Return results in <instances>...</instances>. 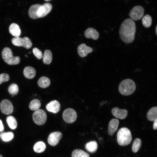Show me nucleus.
Returning a JSON list of instances; mask_svg holds the SVG:
<instances>
[{
  "label": "nucleus",
  "instance_id": "c85d7f7f",
  "mask_svg": "<svg viewBox=\"0 0 157 157\" xmlns=\"http://www.w3.org/2000/svg\"><path fill=\"white\" fill-rule=\"evenodd\" d=\"M142 22L143 25L145 28H148L151 25L152 19L151 16L149 15H145L142 18Z\"/></svg>",
  "mask_w": 157,
  "mask_h": 157
},
{
  "label": "nucleus",
  "instance_id": "e433bc0d",
  "mask_svg": "<svg viewBox=\"0 0 157 157\" xmlns=\"http://www.w3.org/2000/svg\"><path fill=\"white\" fill-rule=\"evenodd\" d=\"M25 56L26 57H28V55H25Z\"/></svg>",
  "mask_w": 157,
  "mask_h": 157
},
{
  "label": "nucleus",
  "instance_id": "6e6552de",
  "mask_svg": "<svg viewBox=\"0 0 157 157\" xmlns=\"http://www.w3.org/2000/svg\"><path fill=\"white\" fill-rule=\"evenodd\" d=\"M77 114L76 111L73 109L68 108L63 111V118L64 121L68 123H72L76 120Z\"/></svg>",
  "mask_w": 157,
  "mask_h": 157
},
{
  "label": "nucleus",
  "instance_id": "a211bd4d",
  "mask_svg": "<svg viewBox=\"0 0 157 157\" xmlns=\"http://www.w3.org/2000/svg\"><path fill=\"white\" fill-rule=\"evenodd\" d=\"M24 76L27 78L31 79L34 78L36 75V71L35 69L31 66L25 67L23 71Z\"/></svg>",
  "mask_w": 157,
  "mask_h": 157
},
{
  "label": "nucleus",
  "instance_id": "4468645a",
  "mask_svg": "<svg viewBox=\"0 0 157 157\" xmlns=\"http://www.w3.org/2000/svg\"><path fill=\"white\" fill-rule=\"evenodd\" d=\"M93 51L92 49L87 46L84 44L80 45L78 47V52L79 56L82 57L86 56L88 53H91Z\"/></svg>",
  "mask_w": 157,
  "mask_h": 157
},
{
  "label": "nucleus",
  "instance_id": "7c9ffc66",
  "mask_svg": "<svg viewBox=\"0 0 157 157\" xmlns=\"http://www.w3.org/2000/svg\"><path fill=\"white\" fill-rule=\"evenodd\" d=\"M32 51L34 55L38 59H41L42 57V52L37 48H34Z\"/></svg>",
  "mask_w": 157,
  "mask_h": 157
},
{
  "label": "nucleus",
  "instance_id": "7ed1b4c3",
  "mask_svg": "<svg viewBox=\"0 0 157 157\" xmlns=\"http://www.w3.org/2000/svg\"><path fill=\"white\" fill-rule=\"evenodd\" d=\"M132 140L130 131L127 128L120 129L117 133V140L118 144L121 146H125L129 144Z\"/></svg>",
  "mask_w": 157,
  "mask_h": 157
},
{
  "label": "nucleus",
  "instance_id": "473e14b6",
  "mask_svg": "<svg viewBox=\"0 0 157 157\" xmlns=\"http://www.w3.org/2000/svg\"><path fill=\"white\" fill-rule=\"evenodd\" d=\"M4 130V127L2 121L0 119V132L3 131Z\"/></svg>",
  "mask_w": 157,
  "mask_h": 157
},
{
  "label": "nucleus",
  "instance_id": "39448f33",
  "mask_svg": "<svg viewBox=\"0 0 157 157\" xmlns=\"http://www.w3.org/2000/svg\"><path fill=\"white\" fill-rule=\"evenodd\" d=\"M2 56L5 62L9 65H13L18 64L20 61L19 56H13L11 49L9 47L3 49L1 53Z\"/></svg>",
  "mask_w": 157,
  "mask_h": 157
},
{
  "label": "nucleus",
  "instance_id": "2eb2a0df",
  "mask_svg": "<svg viewBox=\"0 0 157 157\" xmlns=\"http://www.w3.org/2000/svg\"><path fill=\"white\" fill-rule=\"evenodd\" d=\"M119 124V122L117 119H113L110 120L108 129V133L109 135L112 136L114 135L117 129Z\"/></svg>",
  "mask_w": 157,
  "mask_h": 157
},
{
  "label": "nucleus",
  "instance_id": "2f4dec72",
  "mask_svg": "<svg viewBox=\"0 0 157 157\" xmlns=\"http://www.w3.org/2000/svg\"><path fill=\"white\" fill-rule=\"evenodd\" d=\"M9 75L6 73H3L0 74V84L2 83L7 82L9 80Z\"/></svg>",
  "mask_w": 157,
  "mask_h": 157
},
{
  "label": "nucleus",
  "instance_id": "ea45409f",
  "mask_svg": "<svg viewBox=\"0 0 157 157\" xmlns=\"http://www.w3.org/2000/svg\"></svg>",
  "mask_w": 157,
  "mask_h": 157
},
{
  "label": "nucleus",
  "instance_id": "c9c22d12",
  "mask_svg": "<svg viewBox=\"0 0 157 157\" xmlns=\"http://www.w3.org/2000/svg\"><path fill=\"white\" fill-rule=\"evenodd\" d=\"M44 0L45 1H50L51 0Z\"/></svg>",
  "mask_w": 157,
  "mask_h": 157
},
{
  "label": "nucleus",
  "instance_id": "6ab92c4d",
  "mask_svg": "<svg viewBox=\"0 0 157 157\" xmlns=\"http://www.w3.org/2000/svg\"><path fill=\"white\" fill-rule=\"evenodd\" d=\"M147 119L150 121H154L157 119V107L151 108L148 112L147 115Z\"/></svg>",
  "mask_w": 157,
  "mask_h": 157
},
{
  "label": "nucleus",
  "instance_id": "f704fd0d",
  "mask_svg": "<svg viewBox=\"0 0 157 157\" xmlns=\"http://www.w3.org/2000/svg\"><path fill=\"white\" fill-rule=\"evenodd\" d=\"M157 26H156V29H155V32H156V35H157Z\"/></svg>",
  "mask_w": 157,
  "mask_h": 157
},
{
  "label": "nucleus",
  "instance_id": "a878e982",
  "mask_svg": "<svg viewBox=\"0 0 157 157\" xmlns=\"http://www.w3.org/2000/svg\"><path fill=\"white\" fill-rule=\"evenodd\" d=\"M41 106V104L40 101L38 99H35L31 101L29 107V109L32 110H36L39 109Z\"/></svg>",
  "mask_w": 157,
  "mask_h": 157
},
{
  "label": "nucleus",
  "instance_id": "5701e85b",
  "mask_svg": "<svg viewBox=\"0 0 157 157\" xmlns=\"http://www.w3.org/2000/svg\"><path fill=\"white\" fill-rule=\"evenodd\" d=\"M45 144L42 141H39L36 143L33 147L34 151L37 153L43 152L46 149Z\"/></svg>",
  "mask_w": 157,
  "mask_h": 157
},
{
  "label": "nucleus",
  "instance_id": "f8f14e48",
  "mask_svg": "<svg viewBox=\"0 0 157 157\" xmlns=\"http://www.w3.org/2000/svg\"><path fill=\"white\" fill-rule=\"evenodd\" d=\"M112 115L115 117L123 119L125 118L128 115V111L125 109H119L117 107L112 108L111 110Z\"/></svg>",
  "mask_w": 157,
  "mask_h": 157
},
{
  "label": "nucleus",
  "instance_id": "c756f323",
  "mask_svg": "<svg viewBox=\"0 0 157 157\" xmlns=\"http://www.w3.org/2000/svg\"><path fill=\"white\" fill-rule=\"evenodd\" d=\"M8 91L9 93L11 94L12 97L17 95L19 91L17 85L15 83L11 84L8 87Z\"/></svg>",
  "mask_w": 157,
  "mask_h": 157
},
{
  "label": "nucleus",
  "instance_id": "aec40b11",
  "mask_svg": "<svg viewBox=\"0 0 157 157\" xmlns=\"http://www.w3.org/2000/svg\"><path fill=\"white\" fill-rule=\"evenodd\" d=\"M50 81L48 78L45 76H42L38 80V84L40 87L44 88L50 85Z\"/></svg>",
  "mask_w": 157,
  "mask_h": 157
},
{
  "label": "nucleus",
  "instance_id": "ddd939ff",
  "mask_svg": "<svg viewBox=\"0 0 157 157\" xmlns=\"http://www.w3.org/2000/svg\"><path fill=\"white\" fill-rule=\"evenodd\" d=\"M46 108L49 112L56 113L60 111V105L57 101L53 100L47 104L46 106Z\"/></svg>",
  "mask_w": 157,
  "mask_h": 157
},
{
  "label": "nucleus",
  "instance_id": "f257e3e1",
  "mask_svg": "<svg viewBox=\"0 0 157 157\" xmlns=\"http://www.w3.org/2000/svg\"><path fill=\"white\" fill-rule=\"evenodd\" d=\"M136 31L135 22L131 19L125 20L121 24L119 30V34L121 40L126 43L133 42Z\"/></svg>",
  "mask_w": 157,
  "mask_h": 157
},
{
  "label": "nucleus",
  "instance_id": "423d86ee",
  "mask_svg": "<svg viewBox=\"0 0 157 157\" xmlns=\"http://www.w3.org/2000/svg\"><path fill=\"white\" fill-rule=\"evenodd\" d=\"M32 118L35 124L38 125H41L44 124L46 122L47 115L44 110L38 109L33 113Z\"/></svg>",
  "mask_w": 157,
  "mask_h": 157
},
{
  "label": "nucleus",
  "instance_id": "bb28decb",
  "mask_svg": "<svg viewBox=\"0 0 157 157\" xmlns=\"http://www.w3.org/2000/svg\"><path fill=\"white\" fill-rule=\"evenodd\" d=\"M0 137L3 141L7 142L13 139L14 134L12 132H3L1 133Z\"/></svg>",
  "mask_w": 157,
  "mask_h": 157
},
{
  "label": "nucleus",
  "instance_id": "f03ea898",
  "mask_svg": "<svg viewBox=\"0 0 157 157\" xmlns=\"http://www.w3.org/2000/svg\"><path fill=\"white\" fill-rule=\"evenodd\" d=\"M52 7L51 4L46 3L42 5L39 4L31 6L28 10L29 17L33 19L44 17L51 10Z\"/></svg>",
  "mask_w": 157,
  "mask_h": 157
},
{
  "label": "nucleus",
  "instance_id": "9d476101",
  "mask_svg": "<svg viewBox=\"0 0 157 157\" xmlns=\"http://www.w3.org/2000/svg\"><path fill=\"white\" fill-rule=\"evenodd\" d=\"M0 108L1 112L6 115L11 114L13 110V107L12 103L7 99H4L1 101Z\"/></svg>",
  "mask_w": 157,
  "mask_h": 157
},
{
  "label": "nucleus",
  "instance_id": "72a5a7b5",
  "mask_svg": "<svg viewBox=\"0 0 157 157\" xmlns=\"http://www.w3.org/2000/svg\"><path fill=\"white\" fill-rule=\"evenodd\" d=\"M154 122L153 128L154 130H156L157 128V119Z\"/></svg>",
  "mask_w": 157,
  "mask_h": 157
},
{
  "label": "nucleus",
  "instance_id": "9b49d317",
  "mask_svg": "<svg viewBox=\"0 0 157 157\" xmlns=\"http://www.w3.org/2000/svg\"><path fill=\"white\" fill-rule=\"evenodd\" d=\"M62 137V134L60 131H56L51 133L47 139L48 143L52 146H55L59 143Z\"/></svg>",
  "mask_w": 157,
  "mask_h": 157
},
{
  "label": "nucleus",
  "instance_id": "4c0bfd02",
  "mask_svg": "<svg viewBox=\"0 0 157 157\" xmlns=\"http://www.w3.org/2000/svg\"><path fill=\"white\" fill-rule=\"evenodd\" d=\"M0 157H3L1 155H0Z\"/></svg>",
  "mask_w": 157,
  "mask_h": 157
},
{
  "label": "nucleus",
  "instance_id": "58836bf2",
  "mask_svg": "<svg viewBox=\"0 0 157 157\" xmlns=\"http://www.w3.org/2000/svg\"><path fill=\"white\" fill-rule=\"evenodd\" d=\"M28 53H31V52H29Z\"/></svg>",
  "mask_w": 157,
  "mask_h": 157
},
{
  "label": "nucleus",
  "instance_id": "20e7f679",
  "mask_svg": "<svg viewBox=\"0 0 157 157\" xmlns=\"http://www.w3.org/2000/svg\"><path fill=\"white\" fill-rule=\"evenodd\" d=\"M135 83L132 80L126 79L122 81L119 87V90L123 95L128 96L131 94L136 89Z\"/></svg>",
  "mask_w": 157,
  "mask_h": 157
},
{
  "label": "nucleus",
  "instance_id": "cd10ccee",
  "mask_svg": "<svg viewBox=\"0 0 157 157\" xmlns=\"http://www.w3.org/2000/svg\"><path fill=\"white\" fill-rule=\"evenodd\" d=\"M142 144L141 140L139 138H136L134 141L132 146V149L133 152L136 153L140 149Z\"/></svg>",
  "mask_w": 157,
  "mask_h": 157
},
{
  "label": "nucleus",
  "instance_id": "0eeeda50",
  "mask_svg": "<svg viewBox=\"0 0 157 157\" xmlns=\"http://www.w3.org/2000/svg\"><path fill=\"white\" fill-rule=\"evenodd\" d=\"M11 41L13 44L18 47H22L28 49L31 48L32 45L30 39L27 37L21 38L19 37L12 38Z\"/></svg>",
  "mask_w": 157,
  "mask_h": 157
},
{
  "label": "nucleus",
  "instance_id": "393cba45",
  "mask_svg": "<svg viewBox=\"0 0 157 157\" xmlns=\"http://www.w3.org/2000/svg\"><path fill=\"white\" fill-rule=\"evenodd\" d=\"M72 157H90L88 154L80 149L74 150L72 154Z\"/></svg>",
  "mask_w": 157,
  "mask_h": 157
},
{
  "label": "nucleus",
  "instance_id": "f3484780",
  "mask_svg": "<svg viewBox=\"0 0 157 157\" xmlns=\"http://www.w3.org/2000/svg\"><path fill=\"white\" fill-rule=\"evenodd\" d=\"M9 30L10 33L15 37H19L21 33L19 26L15 23H13L10 25Z\"/></svg>",
  "mask_w": 157,
  "mask_h": 157
},
{
  "label": "nucleus",
  "instance_id": "dca6fc26",
  "mask_svg": "<svg viewBox=\"0 0 157 157\" xmlns=\"http://www.w3.org/2000/svg\"><path fill=\"white\" fill-rule=\"evenodd\" d=\"M85 35L86 38L94 40H97L99 37V33L95 29L92 28H88L85 30Z\"/></svg>",
  "mask_w": 157,
  "mask_h": 157
},
{
  "label": "nucleus",
  "instance_id": "412c9836",
  "mask_svg": "<svg viewBox=\"0 0 157 157\" xmlns=\"http://www.w3.org/2000/svg\"><path fill=\"white\" fill-rule=\"evenodd\" d=\"M85 149L90 153H94L96 152L97 148V144L95 141H90L85 145Z\"/></svg>",
  "mask_w": 157,
  "mask_h": 157
},
{
  "label": "nucleus",
  "instance_id": "1a4fd4ad",
  "mask_svg": "<svg viewBox=\"0 0 157 157\" xmlns=\"http://www.w3.org/2000/svg\"><path fill=\"white\" fill-rule=\"evenodd\" d=\"M144 10L143 8L138 6L134 7L131 11L129 15L133 20L137 21L140 19L143 16Z\"/></svg>",
  "mask_w": 157,
  "mask_h": 157
},
{
  "label": "nucleus",
  "instance_id": "b1692460",
  "mask_svg": "<svg viewBox=\"0 0 157 157\" xmlns=\"http://www.w3.org/2000/svg\"><path fill=\"white\" fill-rule=\"evenodd\" d=\"M6 122L9 127L12 129H15L17 126V122L15 119L12 116H8Z\"/></svg>",
  "mask_w": 157,
  "mask_h": 157
},
{
  "label": "nucleus",
  "instance_id": "4be33fe9",
  "mask_svg": "<svg viewBox=\"0 0 157 157\" xmlns=\"http://www.w3.org/2000/svg\"><path fill=\"white\" fill-rule=\"evenodd\" d=\"M52 59V56L51 51L49 50H45L43 57V63L46 64H49L51 62Z\"/></svg>",
  "mask_w": 157,
  "mask_h": 157
}]
</instances>
